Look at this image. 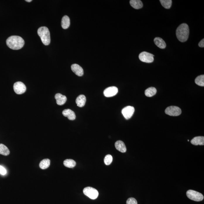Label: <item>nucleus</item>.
<instances>
[{
  "instance_id": "obj_3",
  "label": "nucleus",
  "mask_w": 204,
  "mask_h": 204,
  "mask_svg": "<svg viewBox=\"0 0 204 204\" xmlns=\"http://www.w3.org/2000/svg\"><path fill=\"white\" fill-rule=\"evenodd\" d=\"M37 34L41 38L44 45H48L50 43V33L49 29L46 27H40L37 30Z\"/></svg>"
},
{
  "instance_id": "obj_29",
  "label": "nucleus",
  "mask_w": 204,
  "mask_h": 204,
  "mask_svg": "<svg viewBox=\"0 0 204 204\" xmlns=\"http://www.w3.org/2000/svg\"><path fill=\"white\" fill-rule=\"evenodd\" d=\"M198 46L200 47H201V48H203L204 47V39H203L202 40H201L200 42L198 44Z\"/></svg>"
},
{
  "instance_id": "obj_5",
  "label": "nucleus",
  "mask_w": 204,
  "mask_h": 204,
  "mask_svg": "<svg viewBox=\"0 0 204 204\" xmlns=\"http://www.w3.org/2000/svg\"><path fill=\"white\" fill-rule=\"evenodd\" d=\"M83 193L85 196L92 200L96 199L99 195L98 191L91 187H86L83 189Z\"/></svg>"
},
{
  "instance_id": "obj_7",
  "label": "nucleus",
  "mask_w": 204,
  "mask_h": 204,
  "mask_svg": "<svg viewBox=\"0 0 204 204\" xmlns=\"http://www.w3.org/2000/svg\"><path fill=\"white\" fill-rule=\"evenodd\" d=\"M165 112L167 115L171 116H178L181 114V110L178 107L171 106L167 107Z\"/></svg>"
},
{
  "instance_id": "obj_18",
  "label": "nucleus",
  "mask_w": 204,
  "mask_h": 204,
  "mask_svg": "<svg viewBox=\"0 0 204 204\" xmlns=\"http://www.w3.org/2000/svg\"><path fill=\"white\" fill-rule=\"evenodd\" d=\"M130 3L132 7L136 9L142 8L143 6L142 2L140 0H131Z\"/></svg>"
},
{
  "instance_id": "obj_16",
  "label": "nucleus",
  "mask_w": 204,
  "mask_h": 204,
  "mask_svg": "<svg viewBox=\"0 0 204 204\" xmlns=\"http://www.w3.org/2000/svg\"><path fill=\"white\" fill-rule=\"evenodd\" d=\"M86 98L84 95H79L76 100V103L79 107H82L85 106Z\"/></svg>"
},
{
  "instance_id": "obj_25",
  "label": "nucleus",
  "mask_w": 204,
  "mask_h": 204,
  "mask_svg": "<svg viewBox=\"0 0 204 204\" xmlns=\"http://www.w3.org/2000/svg\"><path fill=\"white\" fill-rule=\"evenodd\" d=\"M195 83L197 85L203 87L204 86V75H201L196 78Z\"/></svg>"
},
{
  "instance_id": "obj_22",
  "label": "nucleus",
  "mask_w": 204,
  "mask_h": 204,
  "mask_svg": "<svg viewBox=\"0 0 204 204\" xmlns=\"http://www.w3.org/2000/svg\"><path fill=\"white\" fill-rule=\"evenodd\" d=\"M10 153V150L6 145L3 144H0V154L7 156L9 155Z\"/></svg>"
},
{
  "instance_id": "obj_2",
  "label": "nucleus",
  "mask_w": 204,
  "mask_h": 204,
  "mask_svg": "<svg viewBox=\"0 0 204 204\" xmlns=\"http://www.w3.org/2000/svg\"><path fill=\"white\" fill-rule=\"evenodd\" d=\"M189 34V27L185 23L181 24L176 30V36L178 40L184 42L188 40Z\"/></svg>"
},
{
  "instance_id": "obj_13",
  "label": "nucleus",
  "mask_w": 204,
  "mask_h": 204,
  "mask_svg": "<svg viewBox=\"0 0 204 204\" xmlns=\"http://www.w3.org/2000/svg\"><path fill=\"white\" fill-rule=\"evenodd\" d=\"M62 114L64 116L67 117L70 120H74L76 119L75 112L70 109H66L62 112Z\"/></svg>"
},
{
  "instance_id": "obj_28",
  "label": "nucleus",
  "mask_w": 204,
  "mask_h": 204,
  "mask_svg": "<svg viewBox=\"0 0 204 204\" xmlns=\"http://www.w3.org/2000/svg\"><path fill=\"white\" fill-rule=\"evenodd\" d=\"M7 172L6 169L2 166L0 165V174L1 175H4L6 174Z\"/></svg>"
},
{
  "instance_id": "obj_14",
  "label": "nucleus",
  "mask_w": 204,
  "mask_h": 204,
  "mask_svg": "<svg viewBox=\"0 0 204 204\" xmlns=\"http://www.w3.org/2000/svg\"><path fill=\"white\" fill-rule=\"evenodd\" d=\"M115 147L117 150L122 153L126 152L127 149L124 143L120 140L117 141L115 143Z\"/></svg>"
},
{
  "instance_id": "obj_17",
  "label": "nucleus",
  "mask_w": 204,
  "mask_h": 204,
  "mask_svg": "<svg viewBox=\"0 0 204 204\" xmlns=\"http://www.w3.org/2000/svg\"><path fill=\"white\" fill-rule=\"evenodd\" d=\"M154 42L155 45L160 49H164L166 47V44L165 42L160 37H155L154 40Z\"/></svg>"
},
{
  "instance_id": "obj_30",
  "label": "nucleus",
  "mask_w": 204,
  "mask_h": 204,
  "mask_svg": "<svg viewBox=\"0 0 204 204\" xmlns=\"http://www.w3.org/2000/svg\"><path fill=\"white\" fill-rule=\"evenodd\" d=\"M32 0H26V1L27 2H32Z\"/></svg>"
},
{
  "instance_id": "obj_20",
  "label": "nucleus",
  "mask_w": 204,
  "mask_h": 204,
  "mask_svg": "<svg viewBox=\"0 0 204 204\" xmlns=\"http://www.w3.org/2000/svg\"><path fill=\"white\" fill-rule=\"evenodd\" d=\"M157 93V89L154 87H150L147 89L145 91V96L148 97H152Z\"/></svg>"
},
{
  "instance_id": "obj_19",
  "label": "nucleus",
  "mask_w": 204,
  "mask_h": 204,
  "mask_svg": "<svg viewBox=\"0 0 204 204\" xmlns=\"http://www.w3.org/2000/svg\"><path fill=\"white\" fill-rule=\"evenodd\" d=\"M70 19L67 16H65L62 18L61 20V26L64 29H66L69 27Z\"/></svg>"
},
{
  "instance_id": "obj_1",
  "label": "nucleus",
  "mask_w": 204,
  "mask_h": 204,
  "mask_svg": "<svg viewBox=\"0 0 204 204\" xmlns=\"http://www.w3.org/2000/svg\"><path fill=\"white\" fill-rule=\"evenodd\" d=\"M6 44L10 49L14 50H18L22 49L24 46V40L20 36H12L8 38Z\"/></svg>"
},
{
  "instance_id": "obj_4",
  "label": "nucleus",
  "mask_w": 204,
  "mask_h": 204,
  "mask_svg": "<svg viewBox=\"0 0 204 204\" xmlns=\"http://www.w3.org/2000/svg\"><path fill=\"white\" fill-rule=\"evenodd\" d=\"M186 195L190 199L195 201H201L204 199V196L201 193L192 190L187 191Z\"/></svg>"
},
{
  "instance_id": "obj_24",
  "label": "nucleus",
  "mask_w": 204,
  "mask_h": 204,
  "mask_svg": "<svg viewBox=\"0 0 204 204\" xmlns=\"http://www.w3.org/2000/svg\"><path fill=\"white\" fill-rule=\"evenodd\" d=\"M160 1L164 8L169 9L171 7L172 4V1L171 0H161Z\"/></svg>"
},
{
  "instance_id": "obj_8",
  "label": "nucleus",
  "mask_w": 204,
  "mask_h": 204,
  "mask_svg": "<svg viewBox=\"0 0 204 204\" xmlns=\"http://www.w3.org/2000/svg\"><path fill=\"white\" fill-rule=\"evenodd\" d=\"M14 91L16 94L20 95L23 94L26 91V87L21 82H17L13 85Z\"/></svg>"
},
{
  "instance_id": "obj_23",
  "label": "nucleus",
  "mask_w": 204,
  "mask_h": 204,
  "mask_svg": "<svg viewBox=\"0 0 204 204\" xmlns=\"http://www.w3.org/2000/svg\"><path fill=\"white\" fill-rule=\"evenodd\" d=\"M64 164L68 168H73L76 166V163L73 160L66 159L64 162Z\"/></svg>"
},
{
  "instance_id": "obj_6",
  "label": "nucleus",
  "mask_w": 204,
  "mask_h": 204,
  "mask_svg": "<svg viewBox=\"0 0 204 204\" xmlns=\"http://www.w3.org/2000/svg\"><path fill=\"white\" fill-rule=\"evenodd\" d=\"M154 55L147 52H142L139 55V59L141 61L146 63H151L154 61Z\"/></svg>"
},
{
  "instance_id": "obj_15",
  "label": "nucleus",
  "mask_w": 204,
  "mask_h": 204,
  "mask_svg": "<svg viewBox=\"0 0 204 204\" xmlns=\"http://www.w3.org/2000/svg\"><path fill=\"white\" fill-rule=\"evenodd\" d=\"M191 143L192 145H204V137L203 136H196L192 139Z\"/></svg>"
},
{
  "instance_id": "obj_9",
  "label": "nucleus",
  "mask_w": 204,
  "mask_h": 204,
  "mask_svg": "<svg viewBox=\"0 0 204 204\" xmlns=\"http://www.w3.org/2000/svg\"><path fill=\"white\" fill-rule=\"evenodd\" d=\"M135 112V109L133 107L127 106L122 110V114L125 119H128L133 116Z\"/></svg>"
},
{
  "instance_id": "obj_27",
  "label": "nucleus",
  "mask_w": 204,
  "mask_h": 204,
  "mask_svg": "<svg viewBox=\"0 0 204 204\" xmlns=\"http://www.w3.org/2000/svg\"><path fill=\"white\" fill-rule=\"evenodd\" d=\"M126 204H138V203L136 199L131 197L127 199Z\"/></svg>"
},
{
  "instance_id": "obj_21",
  "label": "nucleus",
  "mask_w": 204,
  "mask_h": 204,
  "mask_svg": "<svg viewBox=\"0 0 204 204\" xmlns=\"http://www.w3.org/2000/svg\"><path fill=\"white\" fill-rule=\"evenodd\" d=\"M50 164V160L49 159L43 160L40 164V167L42 169H45L48 168Z\"/></svg>"
},
{
  "instance_id": "obj_11",
  "label": "nucleus",
  "mask_w": 204,
  "mask_h": 204,
  "mask_svg": "<svg viewBox=\"0 0 204 204\" xmlns=\"http://www.w3.org/2000/svg\"><path fill=\"white\" fill-rule=\"evenodd\" d=\"M71 69L74 73L78 76H82L84 74V71L83 68L77 64L72 65L71 66Z\"/></svg>"
},
{
  "instance_id": "obj_26",
  "label": "nucleus",
  "mask_w": 204,
  "mask_h": 204,
  "mask_svg": "<svg viewBox=\"0 0 204 204\" xmlns=\"http://www.w3.org/2000/svg\"><path fill=\"white\" fill-rule=\"evenodd\" d=\"M113 158L112 156L110 155H107L105 157L104 162L106 165H109L112 163Z\"/></svg>"
},
{
  "instance_id": "obj_10",
  "label": "nucleus",
  "mask_w": 204,
  "mask_h": 204,
  "mask_svg": "<svg viewBox=\"0 0 204 204\" xmlns=\"http://www.w3.org/2000/svg\"><path fill=\"white\" fill-rule=\"evenodd\" d=\"M118 92V88L115 86L110 87L107 88L104 90V95L106 97H114L117 94Z\"/></svg>"
},
{
  "instance_id": "obj_12",
  "label": "nucleus",
  "mask_w": 204,
  "mask_h": 204,
  "mask_svg": "<svg viewBox=\"0 0 204 204\" xmlns=\"http://www.w3.org/2000/svg\"><path fill=\"white\" fill-rule=\"evenodd\" d=\"M55 98L56 100L57 104L59 106H62L65 104L67 100L66 96L63 95L61 93H57L56 94Z\"/></svg>"
}]
</instances>
